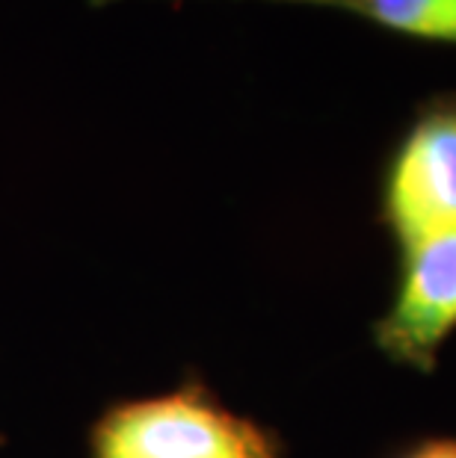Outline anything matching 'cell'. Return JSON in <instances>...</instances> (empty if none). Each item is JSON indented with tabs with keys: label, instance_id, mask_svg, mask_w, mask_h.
<instances>
[{
	"label": "cell",
	"instance_id": "1",
	"mask_svg": "<svg viewBox=\"0 0 456 458\" xmlns=\"http://www.w3.org/2000/svg\"><path fill=\"white\" fill-rule=\"evenodd\" d=\"M90 458H288V444L187 373L172 391L107 405L90 426Z\"/></svg>",
	"mask_w": 456,
	"mask_h": 458
},
{
	"label": "cell",
	"instance_id": "3",
	"mask_svg": "<svg viewBox=\"0 0 456 458\" xmlns=\"http://www.w3.org/2000/svg\"><path fill=\"white\" fill-rule=\"evenodd\" d=\"M394 255V290L371 326V340L394 367L430 376L444 344L456 335V222Z\"/></svg>",
	"mask_w": 456,
	"mask_h": 458
},
{
	"label": "cell",
	"instance_id": "4",
	"mask_svg": "<svg viewBox=\"0 0 456 458\" xmlns=\"http://www.w3.org/2000/svg\"><path fill=\"white\" fill-rule=\"evenodd\" d=\"M92 6H110L116 0H90ZM184 4V0H172ZM267 4H294L332 9L397 38L421 45L456 47V0H267Z\"/></svg>",
	"mask_w": 456,
	"mask_h": 458
},
{
	"label": "cell",
	"instance_id": "6",
	"mask_svg": "<svg viewBox=\"0 0 456 458\" xmlns=\"http://www.w3.org/2000/svg\"><path fill=\"white\" fill-rule=\"evenodd\" d=\"M0 444H4V437H0Z\"/></svg>",
	"mask_w": 456,
	"mask_h": 458
},
{
	"label": "cell",
	"instance_id": "5",
	"mask_svg": "<svg viewBox=\"0 0 456 458\" xmlns=\"http://www.w3.org/2000/svg\"><path fill=\"white\" fill-rule=\"evenodd\" d=\"M385 458H456V435H418L397 444Z\"/></svg>",
	"mask_w": 456,
	"mask_h": 458
},
{
	"label": "cell",
	"instance_id": "2",
	"mask_svg": "<svg viewBox=\"0 0 456 458\" xmlns=\"http://www.w3.org/2000/svg\"><path fill=\"white\" fill-rule=\"evenodd\" d=\"M374 219L394 251L456 222V86L421 98L388 142Z\"/></svg>",
	"mask_w": 456,
	"mask_h": 458
}]
</instances>
